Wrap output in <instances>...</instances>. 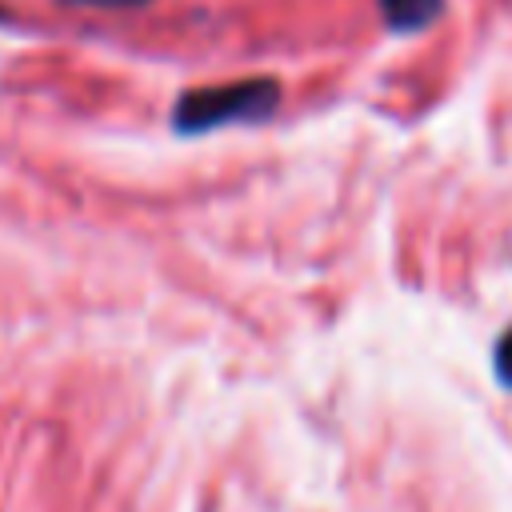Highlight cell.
Masks as SVG:
<instances>
[{"instance_id": "1", "label": "cell", "mask_w": 512, "mask_h": 512, "mask_svg": "<svg viewBox=\"0 0 512 512\" xmlns=\"http://www.w3.org/2000/svg\"><path fill=\"white\" fill-rule=\"evenodd\" d=\"M276 104H280V84L272 76H244V80L184 92L172 112V124H176V132L192 136V132H212L220 124H236V120L240 124L264 120Z\"/></svg>"}, {"instance_id": "2", "label": "cell", "mask_w": 512, "mask_h": 512, "mask_svg": "<svg viewBox=\"0 0 512 512\" xmlns=\"http://www.w3.org/2000/svg\"><path fill=\"white\" fill-rule=\"evenodd\" d=\"M444 0H380V12L388 20V28L396 32H420L424 24H432L440 16Z\"/></svg>"}, {"instance_id": "3", "label": "cell", "mask_w": 512, "mask_h": 512, "mask_svg": "<svg viewBox=\"0 0 512 512\" xmlns=\"http://www.w3.org/2000/svg\"><path fill=\"white\" fill-rule=\"evenodd\" d=\"M496 372H500V380L512 388V328L500 336V344H496Z\"/></svg>"}, {"instance_id": "4", "label": "cell", "mask_w": 512, "mask_h": 512, "mask_svg": "<svg viewBox=\"0 0 512 512\" xmlns=\"http://www.w3.org/2000/svg\"><path fill=\"white\" fill-rule=\"evenodd\" d=\"M68 4H84V8H136L148 0H68Z\"/></svg>"}]
</instances>
